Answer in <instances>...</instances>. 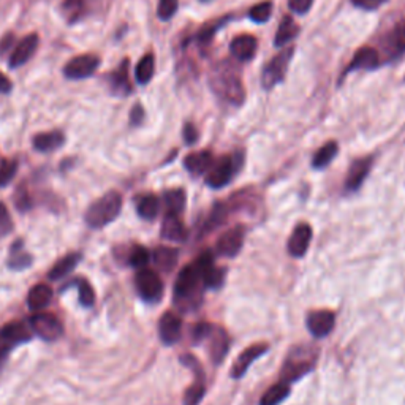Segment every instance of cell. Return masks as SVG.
<instances>
[{"mask_svg": "<svg viewBox=\"0 0 405 405\" xmlns=\"http://www.w3.org/2000/svg\"><path fill=\"white\" fill-rule=\"evenodd\" d=\"M227 216H228L227 206L225 205H217L211 212L209 220H207V230H216V228L220 227L222 223H225Z\"/></svg>", "mask_w": 405, "mask_h": 405, "instance_id": "cell-41", "label": "cell"}, {"mask_svg": "<svg viewBox=\"0 0 405 405\" xmlns=\"http://www.w3.org/2000/svg\"><path fill=\"white\" fill-rule=\"evenodd\" d=\"M108 79L111 89H113V92L116 95H122V97L129 95L132 92V84L129 78V59L122 61L119 68L111 73Z\"/></svg>", "mask_w": 405, "mask_h": 405, "instance_id": "cell-20", "label": "cell"}, {"mask_svg": "<svg viewBox=\"0 0 405 405\" xmlns=\"http://www.w3.org/2000/svg\"><path fill=\"white\" fill-rule=\"evenodd\" d=\"M211 339V356L216 364H220L228 353V335L225 329L212 326V331L209 334Z\"/></svg>", "mask_w": 405, "mask_h": 405, "instance_id": "cell-23", "label": "cell"}, {"mask_svg": "<svg viewBox=\"0 0 405 405\" xmlns=\"http://www.w3.org/2000/svg\"><path fill=\"white\" fill-rule=\"evenodd\" d=\"M231 19V16H227V18H222V19H217V21H214V23H209V24H206L205 28H202L198 34H196V41H198L200 45H207V43H211L212 41V39H214V35H216V32L220 29V28H223V24L225 23H228V21Z\"/></svg>", "mask_w": 405, "mask_h": 405, "instance_id": "cell-36", "label": "cell"}, {"mask_svg": "<svg viewBox=\"0 0 405 405\" xmlns=\"http://www.w3.org/2000/svg\"><path fill=\"white\" fill-rule=\"evenodd\" d=\"M32 263V257L29 253L23 252L21 249V241L14 244V247L12 249V258H10V268L13 269H24Z\"/></svg>", "mask_w": 405, "mask_h": 405, "instance_id": "cell-39", "label": "cell"}, {"mask_svg": "<svg viewBox=\"0 0 405 405\" xmlns=\"http://www.w3.org/2000/svg\"><path fill=\"white\" fill-rule=\"evenodd\" d=\"M16 169H18V162L16 160H3L0 163V187L10 184V180L14 178Z\"/></svg>", "mask_w": 405, "mask_h": 405, "instance_id": "cell-40", "label": "cell"}, {"mask_svg": "<svg viewBox=\"0 0 405 405\" xmlns=\"http://www.w3.org/2000/svg\"><path fill=\"white\" fill-rule=\"evenodd\" d=\"M180 331H183V320L174 312L163 313L158 323V333L162 342L167 345L176 344L180 339Z\"/></svg>", "mask_w": 405, "mask_h": 405, "instance_id": "cell-12", "label": "cell"}, {"mask_svg": "<svg viewBox=\"0 0 405 405\" xmlns=\"http://www.w3.org/2000/svg\"><path fill=\"white\" fill-rule=\"evenodd\" d=\"M371 167H372V157L355 160L349 169L347 179H345V189H347L349 191L358 190L362 185V183H364V179L367 178V174H369Z\"/></svg>", "mask_w": 405, "mask_h": 405, "instance_id": "cell-17", "label": "cell"}, {"mask_svg": "<svg viewBox=\"0 0 405 405\" xmlns=\"http://www.w3.org/2000/svg\"><path fill=\"white\" fill-rule=\"evenodd\" d=\"M16 206L19 207V211H29L30 200H29V195L25 194V191H19L18 198H16Z\"/></svg>", "mask_w": 405, "mask_h": 405, "instance_id": "cell-53", "label": "cell"}, {"mask_svg": "<svg viewBox=\"0 0 405 405\" xmlns=\"http://www.w3.org/2000/svg\"><path fill=\"white\" fill-rule=\"evenodd\" d=\"M202 300V280L195 264H189L180 271L174 285V304L183 312L200 307Z\"/></svg>", "mask_w": 405, "mask_h": 405, "instance_id": "cell-2", "label": "cell"}, {"mask_svg": "<svg viewBox=\"0 0 405 405\" xmlns=\"http://www.w3.org/2000/svg\"><path fill=\"white\" fill-rule=\"evenodd\" d=\"M335 315L329 311H317L307 315V329L315 338H324L333 331Z\"/></svg>", "mask_w": 405, "mask_h": 405, "instance_id": "cell-13", "label": "cell"}, {"mask_svg": "<svg viewBox=\"0 0 405 405\" xmlns=\"http://www.w3.org/2000/svg\"><path fill=\"white\" fill-rule=\"evenodd\" d=\"M195 268H196V271H198V274H200V277L206 273V271H209L212 266H216L214 264V255H212L211 252H205V253H201L198 258H196V261H195Z\"/></svg>", "mask_w": 405, "mask_h": 405, "instance_id": "cell-46", "label": "cell"}, {"mask_svg": "<svg viewBox=\"0 0 405 405\" xmlns=\"http://www.w3.org/2000/svg\"><path fill=\"white\" fill-rule=\"evenodd\" d=\"M242 244H244V228L236 227L218 238L217 252L220 253L222 257H227V258L236 257V255L241 252Z\"/></svg>", "mask_w": 405, "mask_h": 405, "instance_id": "cell-11", "label": "cell"}, {"mask_svg": "<svg viewBox=\"0 0 405 405\" xmlns=\"http://www.w3.org/2000/svg\"><path fill=\"white\" fill-rule=\"evenodd\" d=\"M63 12H65L68 21H76L81 16L84 10V0H63L62 5Z\"/></svg>", "mask_w": 405, "mask_h": 405, "instance_id": "cell-42", "label": "cell"}, {"mask_svg": "<svg viewBox=\"0 0 405 405\" xmlns=\"http://www.w3.org/2000/svg\"><path fill=\"white\" fill-rule=\"evenodd\" d=\"M178 12V0H160L157 14L162 21H169Z\"/></svg>", "mask_w": 405, "mask_h": 405, "instance_id": "cell-43", "label": "cell"}, {"mask_svg": "<svg viewBox=\"0 0 405 405\" xmlns=\"http://www.w3.org/2000/svg\"><path fill=\"white\" fill-rule=\"evenodd\" d=\"M12 230H13L12 217H10L7 206L0 202V236H7Z\"/></svg>", "mask_w": 405, "mask_h": 405, "instance_id": "cell-47", "label": "cell"}, {"mask_svg": "<svg viewBox=\"0 0 405 405\" xmlns=\"http://www.w3.org/2000/svg\"><path fill=\"white\" fill-rule=\"evenodd\" d=\"M202 396H205V377H196V382L185 391L184 405H198Z\"/></svg>", "mask_w": 405, "mask_h": 405, "instance_id": "cell-37", "label": "cell"}, {"mask_svg": "<svg viewBox=\"0 0 405 405\" xmlns=\"http://www.w3.org/2000/svg\"><path fill=\"white\" fill-rule=\"evenodd\" d=\"M214 163V158H212L211 151H200L189 154L184 160V167L187 168V172L194 176H201L207 173Z\"/></svg>", "mask_w": 405, "mask_h": 405, "instance_id": "cell-21", "label": "cell"}, {"mask_svg": "<svg viewBox=\"0 0 405 405\" xmlns=\"http://www.w3.org/2000/svg\"><path fill=\"white\" fill-rule=\"evenodd\" d=\"M211 331H212V324L206 323V322H201L194 328L191 335H194L195 342H201V340H205V339L209 338Z\"/></svg>", "mask_w": 405, "mask_h": 405, "instance_id": "cell-48", "label": "cell"}, {"mask_svg": "<svg viewBox=\"0 0 405 405\" xmlns=\"http://www.w3.org/2000/svg\"><path fill=\"white\" fill-rule=\"evenodd\" d=\"M185 228L183 223H180L179 217L174 214H167V217L163 218L162 223V236L168 241L173 242H183L185 239Z\"/></svg>", "mask_w": 405, "mask_h": 405, "instance_id": "cell-25", "label": "cell"}, {"mask_svg": "<svg viewBox=\"0 0 405 405\" xmlns=\"http://www.w3.org/2000/svg\"><path fill=\"white\" fill-rule=\"evenodd\" d=\"M273 10H274V5L273 2H269V0H266V2H260L249 10V18L252 19L253 23H258V24L268 23L271 14H273Z\"/></svg>", "mask_w": 405, "mask_h": 405, "instance_id": "cell-35", "label": "cell"}, {"mask_svg": "<svg viewBox=\"0 0 405 405\" xmlns=\"http://www.w3.org/2000/svg\"><path fill=\"white\" fill-rule=\"evenodd\" d=\"M313 362L311 358L302 360L301 356H298V353L291 358L287 360L284 364V369H282V380L285 383L290 382H296L298 378H301L302 375H306L309 371L312 369Z\"/></svg>", "mask_w": 405, "mask_h": 405, "instance_id": "cell-18", "label": "cell"}, {"mask_svg": "<svg viewBox=\"0 0 405 405\" xmlns=\"http://www.w3.org/2000/svg\"><path fill=\"white\" fill-rule=\"evenodd\" d=\"M184 140L187 145H194V143L198 141V132L191 124H185L184 127Z\"/></svg>", "mask_w": 405, "mask_h": 405, "instance_id": "cell-51", "label": "cell"}, {"mask_svg": "<svg viewBox=\"0 0 405 405\" xmlns=\"http://www.w3.org/2000/svg\"><path fill=\"white\" fill-rule=\"evenodd\" d=\"M298 34H300V28H298V24L293 21L291 16H284L279 28H277L274 45L277 48H284L285 45H289L290 41L295 40Z\"/></svg>", "mask_w": 405, "mask_h": 405, "instance_id": "cell-24", "label": "cell"}, {"mask_svg": "<svg viewBox=\"0 0 405 405\" xmlns=\"http://www.w3.org/2000/svg\"><path fill=\"white\" fill-rule=\"evenodd\" d=\"M136 209L141 218H145V220H154V218L157 217L158 209H160L157 196L156 195L141 196L136 205Z\"/></svg>", "mask_w": 405, "mask_h": 405, "instance_id": "cell-33", "label": "cell"}, {"mask_svg": "<svg viewBox=\"0 0 405 405\" xmlns=\"http://www.w3.org/2000/svg\"><path fill=\"white\" fill-rule=\"evenodd\" d=\"M149 260H151V253L145 247H135L129 257V263L135 268L143 269L149 263Z\"/></svg>", "mask_w": 405, "mask_h": 405, "instance_id": "cell-45", "label": "cell"}, {"mask_svg": "<svg viewBox=\"0 0 405 405\" xmlns=\"http://www.w3.org/2000/svg\"><path fill=\"white\" fill-rule=\"evenodd\" d=\"M29 339V331L23 323H10L0 331V347L7 350L8 347H12V345L25 342V340Z\"/></svg>", "mask_w": 405, "mask_h": 405, "instance_id": "cell-22", "label": "cell"}, {"mask_svg": "<svg viewBox=\"0 0 405 405\" xmlns=\"http://www.w3.org/2000/svg\"><path fill=\"white\" fill-rule=\"evenodd\" d=\"M383 50H385L386 57L391 59V61L405 54V21L397 23L385 35V40H383Z\"/></svg>", "mask_w": 405, "mask_h": 405, "instance_id": "cell-10", "label": "cell"}, {"mask_svg": "<svg viewBox=\"0 0 405 405\" xmlns=\"http://www.w3.org/2000/svg\"><path fill=\"white\" fill-rule=\"evenodd\" d=\"M242 163V158L238 156H225L220 157L216 163H212V167L207 173L206 184L209 185L211 189H222L230 183L233 176L236 174L239 165Z\"/></svg>", "mask_w": 405, "mask_h": 405, "instance_id": "cell-5", "label": "cell"}, {"mask_svg": "<svg viewBox=\"0 0 405 405\" xmlns=\"http://www.w3.org/2000/svg\"><path fill=\"white\" fill-rule=\"evenodd\" d=\"M205 2H206V0H205Z\"/></svg>", "mask_w": 405, "mask_h": 405, "instance_id": "cell-55", "label": "cell"}, {"mask_svg": "<svg viewBox=\"0 0 405 405\" xmlns=\"http://www.w3.org/2000/svg\"><path fill=\"white\" fill-rule=\"evenodd\" d=\"M258 41L253 35H239L230 43L231 56L239 62L252 61L257 54Z\"/></svg>", "mask_w": 405, "mask_h": 405, "instance_id": "cell-16", "label": "cell"}, {"mask_svg": "<svg viewBox=\"0 0 405 405\" xmlns=\"http://www.w3.org/2000/svg\"><path fill=\"white\" fill-rule=\"evenodd\" d=\"M388 0H351V3L355 7H358L361 10H367V12H372V10L380 8L383 3H386Z\"/></svg>", "mask_w": 405, "mask_h": 405, "instance_id": "cell-50", "label": "cell"}, {"mask_svg": "<svg viewBox=\"0 0 405 405\" xmlns=\"http://www.w3.org/2000/svg\"><path fill=\"white\" fill-rule=\"evenodd\" d=\"M136 289L140 293L143 300L149 302H156L163 295V284L157 273H154L151 269H140V273L136 274Z\"/></svg>", "mask_w": 405, "mask_h": 405, "instance_id": "cell-6", "label": "cell"}, {"mask_svg": "<svg viewBox=\"0 0 405 405\" xmlns=\"http://www.w3.org/2000/svg\"><path fill=\"white\" fill-rule=\"evenodd\" d=\"M163 200H165V205H167L168 214L179 216L180 212L184 211V206H185V191L180 189L168 190L165 191Z\"/></svg>", "mask_w": 405, "mask_h": 405, "instance_id": "cell-34", "label": "cell"}, {"mask_svg": "<svg viewBox=\"0 0 405 405\" xmlns=\"http://www.w3.org/2000/svg\"><path fill=\"white\" fill-rule=\"evenodd\" d=\"M79 258H81V255L79 253H70L67 255V257L59 260L57 263L50 269V274H48L50 276V279L57 280V279H62L63 276L70 274L79 263Z\"/></svg>", "mask_w": 405, "mask_h": 405, "instance_id": "cell-29", "label": "cell"}, {"mask_svg": "<svg viewBox=\"0 0 405 405\" xmlns=\"http://www.w3.org/2000/svg\"><path fill=\"white\" fill-rule=\"evenodd\" d=\"M178 250L172 247H158L152 253V260L162 273H172L178 264Z\"/></svg>", "mask_w": 405, "mask_h": 405, "instance_id": "cell-26", "label": "cell"}, {"mask_svg": "<svg viewBox=\"0 0 405 405\" xmlns=\"http://www.w3.org/2000/svg\"><path fill=\"white\" fill-rule=\"evenodd\" d=\"M312 5L313 0H289V8L296 14H306Z\"/></svg>", "mask_w": 405, "mask_h": 405, "instance_id": "cell-49", "label": "cell"}, {"mask_svg": "<svg viewBox=\"0 0 405 405\" xmlns=\"http://www.w3.org/2000/svg\"><path fill=\"white\" fill-rule=\"evenodd\" d=\"M312 241V228L307 223H300L295 230H293L291 236L289 239V252L291 257L300 258L307 252L309 244Z\"/></svg>", "mask_w": 405, "mask_h": 405, "instance_id": "cell-15", "label": "cell"}, {"mask_svg": "<svg viewBox=\"0 0 405 405\" xmlns=\"http://www.w3.org/2000/svg\"><path fill=\"white\" fill-rule=\"evenodd\" d=\"M12 87H13L12 81H10L3 73H0V94H8L10 90H12Z\"/></svg>", "mask_w": 405, "mask_h": 405, "instance_id": "cell-54", "label": "cell"}, {"mask_svg": "<svg viewBox=\"0 0 405 405\" xmlns=\"http://www.w3.org/2000/svg\"><path fill=\"white\" fill-rule=\"evenodd\" d=\"M122 209V196L117 191H108L94 202L86 212V222L92 228H101L111 223Z\"/></svg>", "mask_w": 405, "mask_h": 405, "instance_id": "cell-3", "label": "cell"}, {"mask_svg": "<svg viewBox=\"0 0 405 405\" xmlns=\"http://www.w3.org/2000/svg\"><path fill=\"white\" fill-rule=\"evenodd\" d=\"M63 135L61 132L40 133L34 138V147L40 152H51L63 145Z\"/></svg>", "mask_w": 405, "mask_h": 405, "instance_id": "cell-28", "label": "cell"}, {"mask_svg": "<svg viewBox=\"0 0 405 405\" xmlns=\"http://www.w3.org/2000/svg\"><path fill=\"white\" fill-rule=\"evenodd\" d=\"M295 54V48H285L279 54L274 56L266 63L263 72H261V86L266 90L274 89L277 84H280L285 79L287 70H289L290 62Z\"/></svg>", "mask_w": 405, "mask_h": 405, "instance_id": "cell-4", "label": "cell"}, {"mask_svg": "<svg viewBox=\"0 0 405 405\" xmlns=\"http://www.w3.org/2000/svg\"><path fill=\"white\" fill-rule=\"evenodd\" d=\"M338 151H339V146L335 141H329L323 147H320L312 160L313 168L322 169L324 167H328V165L333 162V158L338 156Z\"/></svg>", "mask_w": 405, "mask_h": 405, "instance_id": "cell-31", "label": "cell"}, {"mask_svg": "<svg viewBox=\"0 0 405 405\" xmlns=\"http://www.w3.org/2000/svg\"><path fill=\"white\" fill-rule=\"evenodd\" d=\"M289 394H290L289 383L285 382L277 383V385L271 386L269 390L264 393V396L261 397L260 405H279L289 397Z\"/></svg>", "mask_w": 405, "mask_h": 405, "instance_id": "cell-30", "label": "cell"}, {"mask_svg": "<svg viewBox=\"0 0 405 405\" xmlns=\"http://www.w3.org/2000/svg\"><path fill=\"white\" fill-rule=\"evenodd\" d=\"M30 326L37 335L45 340H56L62 335L63 326L52 313L39 312L30 318Z\"/></svg>", "mask_w": 405, "mask_h": 405, "instance_id": "cell-7", "label": "cell"}, {"mask_svg": "<svg viewBox=\"0 0 405 405\" xmlns=\"http://www.w3.org/2000/svg\"><path fill=\"white\" fill-rule=\"evenodd\" d=\"M266 350H268V345L266 344H257V345H252V347H249L241 356H239L238 361L234 362V366L231 367V377L241 378L244 374H246L249 367L252 366V362L257 358H260Z\"/></svg>", "mask_w": 405, "mask_h": 405, "instance_id": "cell-19", "label": "cell"}, {"mask_svg": "<svg viewBox=\"0 0 405 405\" xmlns=\"http://www.w3.org/2000/svg\"><path fill=\"white\" fill-rule=\"evenodd\" d=\"M100 65V59L94 54H83L73 57L63 68V74L68 79H84L97 70Z\"/></svg>", "mask_w": 405, "mask_h": 405, "instance_id": "cell-8", "label": "cell"}, {"mask_svg": "<svg viewBox=\"0 0 405 405\" xmlns=\"http://www.w3.org/2000/svg\"><path fill=\"white\" fill-rule=\"evenodd\" d=\"M201 280L202 285L207 287V289H218V287H222L223 280H225V269L212 266L209 271H206V273L201 276Z\"/></svg>", "mask_w": 405, "mask_h": 405, "instance_id": "cell-38", "label": "cell"}, {"mask_svg": "<svg viewBox=\"0 0 405 405\" xmlns=\"http://www.w3.org/2000/svg\"><path fill=\"white\" fill-rule=\"evenodd\" d=\"M154 72H156V57L154 54H146L145 57H141V61L138 62L135 68L136 81L140 84H147L152 79Z\"/></svg>", "mask_w": 405, "mask_h": 405, "instance_id": "cell-32", "label": "cell"}, {"mask_svg": "<svg viewBox=\"0 0 405 405\" xmlns=\"http://www.w3.org/2000/svg\"><path fill=\"white\" fill-rule=\"evenodd\" d=\"M380 65V56H378V51H375L374 48L371 46H362L356 51V54L351 59V62L345 68L342 76H340V83L347 78V74L351 72H358V70H374Z\"/></svg>", "mask_w": 405, "mask_h": 405, "instance_id": "cell-9", "label": "cell"}, {"mask_svg": "<svg viewBox=\"0 0 405 405\" xmlns=\"http://www.w3.org/2000/svg\"><path fill=\"white\" fill-rule=\"evenodd\" d=\"M78 291H79V302L84 307H90L95 302V293L94 289L90 287L89 282L86 280H79L78 285Z\"/></svg>", "mask_w": 405, "mask_h": 405, "instance_id": "cell-44", "label": "cell"}, {"mask_svg": "<svg viewBox=\"0 0 405 405\" xmlns=\"http://www.w3.org/2000/svg\"><path fill=\"white\" fill-rule=\"evenodd\" d=\"M211 87L223 100L241 106L246 100V89L236 68L230 62H220L211 74Z\"/></svg>", "mask_w": 405, "mask_h": 405, "instance_id": "cell-1", "label": "cell"}, {"mask_svg": "<svg viewBox=\"0 0 405 405\" xmlns=\"http://www.w3.org/2000/svg\"><path fill=\"white\" fill-rule=\"evenodd\" d=\"M51 298H52L51 287L45 284H39L29 291L28 304L32 311H41V309H45L48 304L51 302Z\"/></svg>", "mask_w": 405, "mask_h": 405, "instance_id": "cell-27", "label": "cell"}, {"mask_svg": "<svg viewBox=\"0 0 405 405\" xmlns=\"http://www.w3.org/2000/svg\"><path fill=\"white\" fill-rule=\"evenodd\" d=\"M143 119H145V110H143L141 105H135L133 106L132 113H130V122L132 125H140Z\"/></svg>", "mask_w": 405, "mask_h": 405, "instance_id": "cell-52", "label": "cell"}, {"mask_svg": "<svg viewBox=\"0 0 405 405\" xmlns=\"http://www.w3.org/2000/svg\"><path fill=\"white\" fill-rule=\"evenodd\" d=\"M37 48H39V35L30 34L28 37H24L18 43V46L14 48L12 56H10V67L18 68L21 65H24L25 62H29L32 56L35 54Z\"/></svg>", "mask_w": 405, "mask_h": 405, "instance_id": "cell-14", "label": "cell"}]
</instances>
